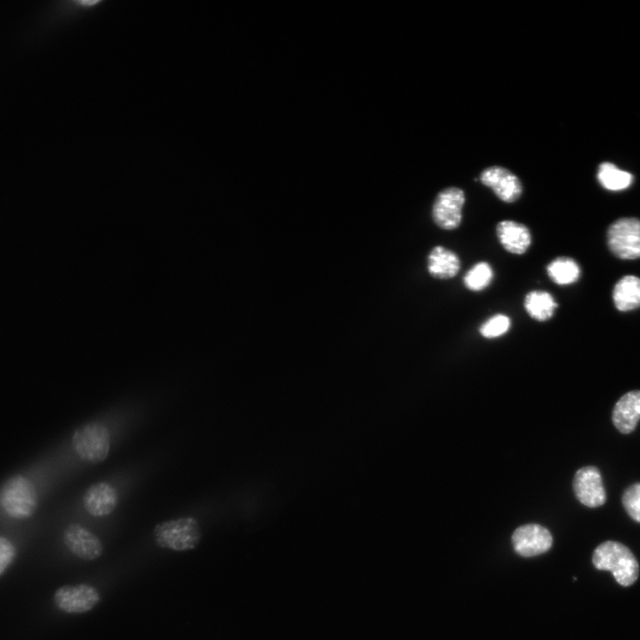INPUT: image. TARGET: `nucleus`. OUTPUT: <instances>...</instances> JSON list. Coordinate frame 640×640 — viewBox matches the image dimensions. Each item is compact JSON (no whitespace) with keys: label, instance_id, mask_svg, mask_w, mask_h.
<instances>
[{"label":"nucleus","instance_id":"nucleus-1","mask_svg":"<svg viewBox=\"0 0 640 640\" xmlns=\"http://www.w3.org/2000/svg\"><path fill=\"white\" fill-rule=\"evenodd\" d=\"M592 562L596 569L611 572L623 587L634 584L639 575L636 556L628 547L617 541L607 540L597 546Z\"/></svg>","mask_w":640,"mask_h":640},{"label":"nucleus","instance_id":"nucleus-2","mask_svg":"<svg viewBox=\"0 0 640 640\" xmlns=\"http://www.w3.org/2000/svg\"><path fill=\"white\" fill-rule=\"evenodd\" d=\"M37 506V491L28 477L12 476L0 487V508L9 517L28 519L35 514Z\"/></svg>","mask_w":640,"mask_h":640},{"label":"nucleus","instance_id":"nucleus-3","mask_svg":"<svg viewBox=\"0 0 640 640\" xmlns=\"http://www.w3.org/2000/svg\"><path fill=\"white\" fill-rule=\"evenodd\" d=\"M153 537L160 548L182 552L197 547L202 531L196 518L184 516L157 524L154 527Z\"/></svg>","mask_w":640,"mask_h":640},{"label":"nucleus","instance_id":"nucleus-4","mask_svg":"<svg viewBox=\"0 0 640 640\" xmlns=\"http://www.w3.org/2000/svg\"><path fill=\"white\" fill-rule=\"evenodd\" d=\"M111 438L108 428L100 422H90L77 428L72 434L71 444L78 458L89 464L105 460L110 450Z\"/></svg>","mask_w":640,"mask_h":640},{"label":"nucleus","instance_id":"nucleus-5","mask_svg":"<svg viewBox=\"0 0 640 640\" xmlns=\"http://www.w3.org/2000/svg\"><path fill=\"white\" fill-rule=\"evenodd\" d=\"M465 192L457 187H448L436 196L431 207L433 223L440 229L452 231L459 228L463 220Z\"/></svg>","mask_w":640,"mask_h":640},{"label":"nucleus","instance_id":"nucleus-6","mask_svg":"<svg viewBox=\"0 0 640 640\" xmlns=\"http://www.w3.org/2000/svg\"><path fill=\"white\" fill-rule=\"evenodd\" d=\"M610 250L624 260L640 258V220L623 218L613 222L607 232Z\"/></svg>","mask_w":640,"mask_h":640},{"label":"nucleus","instance_id":"nucleus-7","mask_svg":"<svg viewBox=\"0 0 640 640\" xmlns=\"http://www.w3.org/2000/svg\"><path fill=\"white\" fill-rule=\"evenodd\" d=\"M52 600L55 606L63 612L80 614L96 607L101 596L92 585L79 583L60 586L54 591Z\"/></svg>","mask_w":640,"mask_h":640},{"label":"nucleus","instance_id":"nucleus-8","mask_svg":"<svg viewBox=\"0 0 640 640\" xmlns=\"http://www.w3.org/2000/svg\"><path fill=\"white\" fill-rule=\"evenodd\" d=\"M479 180L506 204L518 201L524 191L520 179L502 166L494 165L485 168L480 173Z\"/></svg>","mask_w":640,"mask_h":640},{"label":"nucleus","instance_id":"nucleus-9","mask_svg":"<svg viewBox=\"0 0 640 640\" xmlns=\"http://www.w3.org/2000/svg\"><path fill=\"white\" fill-rule=\"evenodd\" d=\"M62 540L74 556L84 561H94L103 553L101 540L86 527L77 523L70 524L65 528Z\"/></svg>","mask_w":640,"mask_h":640},{"label":"nucleus","instance_id":"nucleus-10","mask_svg":"<svg viewBox=\"0 0 640 640\" xmlns=\"http://www.w3.org/2000/svg\"><path fill=\"white\" fill-rule=\"evenodd\" d=\"M573 491L578 500L589 508L602 506L606 493L597 468L587 466L580 468L573 478Z\"/></svg>","mask_w":640,"mask_h":640},{"label":"nucleus","instance_id":"nucleus-11","mask_svg":"<svg viewBox=\"0 0 640 640\" xmlns=\"http://www.w3.org/2000/svg\"><path fill=\"white\" fill-rule=\"evenodd\" d=\"M500 246L509 254L521 256L531 248L533 239L529 227L514 220H501L495 226Z\"/></svg>","mask_w":640,"mask_h":640},{"label":"nucleus","instance_id":"nucleus-12","mask_svg":"<svg viewBox=\"0 0 640 640\" xmlns=\"http://www.w3.org/2000/svg\"><path fill=\"white\" fill-rule=\"evenodd\" d=\"M552 540L548 530L533 524L518 527L512 535L515 551L526 557L545 553L550 548Z\"/></svg>","mask_w":640,"mask_h":640},{"label":"nucleus","instance_id":"nucleus-13","mask_svg":"<svg viewBox=\"0 0 640 640\" xmlns=\"http://www.w3.org/2000/svg\"><path fill=\"white\" fill-rule=\"evenodd\" d=\"M461 269L460 255L451 248L437 244L427 255V271L436 280H450L459 275Z\"/></svg>","mask_w":640,"mask_h":640},{"label":"nucleus","instance_id":"nucleus-14","mask_svg":"<svg viewBox=\"0 0 640 640\" xmlns=\"http://www.w3.org/2000/svg\"><path fill=\"white\" fill-rule=\"evenodd\" d=\"M82 501L88 514L100 517L114 511L118 502V495L113 486L100 482L91 485L85 491Z\"/></svg>","mask_w":640,"mask_h":640},{"label":"nucleus","instance_id":"nucleus-15","mask_svg":"<svg viewBox=\"0 0 640 640\" xmlns=\"http://www.w3.org/2000/svg\"><path fill=\"white\" fill-rule=\"evenodd\" d=\"M612 420L622 434L635 430L640 420V390L629 391L618 400L612 410Z\"/></svg>","mask_w":640,"mask_h":640},{"label":"nucleus","instance_id":"nucleus-16","mask_svg":"<svg viewBox=\"0 0 640 640\" xmlns=\"http://www.w3.org/2000/svg\"><path fill=\"white\" fill-rule=\"evenodd\" d=\"M559 307L555 296L547 290L532 289L528 291L523 300V308L527 316L538 322L550 321Z\"/></svg>","mask_w":640,"mask_h":640},{"label":"nucleus","instance_id":"nucleus-17","mask_svg":"<svg viewBox=\"0 0 640 640\" xmlns=\"http://www.w3.org/2000/svg\"><path fill=\"white\" fill-rule=\"evenodd\" d=\"M545 271L548 277L558 286L575 284L580 277L578 262L567 256H558L547 263Z\"/></svg>","mask_w":640,"mask_h":640},{"label":"nucleus","instance_id":"nucleus-18","mask_svg":"<svg viewBox=\"0 0 640 640\" xmlns=\"http://www.w3.org/2000/svg\"><path fill=\"white\" fill-rule=\"evenodd\" d=\"M613 301L620 311L640 307V278L634 276L622 277L613 289Z\"/></svg>","mask_w":640,"mask_h":640},{"label":"nucleus","instance_id":"nucleus-19","mask_svg":"<svg viewBox=\"0 0 640 640\" xmlns=\"http://www.w3.org/2000/svg\"><path fill=\"white\" fill-rule=\"evenodd\" d=\"M494 279V269L486 260L475 262L463 275L462 284L469 292H481L486 290Z\"/></svg>","mask_w":640,"mask_h":640},{"label":"nucleus","instance_id":"nucleus-20","mask_svg":"<svg viewBox=\"0 0 640 640\" xmlns=\"http://www.w3.org/2000/svg\"><path fill=\"white\" fill-rule=\"evenodd\" d=\"M597 180L604 188L618 191L628 188L633 181V176L612 163H603L598 167Z\"/></svg>","mask_w":640,"mask_h":640},{"label":"nucleus","instance_id":"nucleus-21","mask_svg":"<svg viewBox=\"0 0 640 640\" xmlns=\"http://www.w3.org/2000/svg\"><path fill=\"white\" fill-rule=\"evenodd\" d=\"M512 327L511 317L504 313H495L478 326V333L486 340H494L506 335Z\"/></svg>","mask_w":640,"mask_h":640},{"label":"nucleus","instance_id":"nucleus-22","mask_svg":"<svg viewBox=\"0 0 640 640\" xmlns=\"http://www.w3.org/2000/svg\"><path fill=\"white\" fill-rule=\"evenodd\" d=\"M622 504L628 515L640 523V483H636L625 490Z\"/></svg>","mask_w":640,"mask_h":640},{"label":"nucleus","instance_id":"nucleus-23","mask_svg":"<svg viewBox=\"0 0 640 640\" xmlns=\"http://www.w3.org/2000/svg\"><path fill=\"white\" fill-rule=\"evenodd\" d=\"M16 555L15 544L7 537L0 535V576L13 563Z\"/></svg>","mask_w":640,"mask_h":640}]
</instances>
